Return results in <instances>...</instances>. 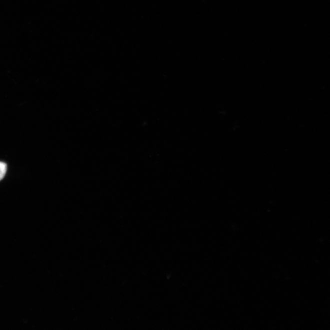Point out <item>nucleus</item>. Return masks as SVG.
<instances>
[{"instance_id": "obj_1", "label": "nucleus", "mask_w": 330, "mask_h": 330, "mask_svg": "<svg viewBox=\"0 0 330 330\" xmlns=\"http://www.w3.org/2000/svg\"><path fill=\"white\" fill-rule=\"evenodd\" d=\"M7 171V165L4 162H0V181L4 178Z\"/></svg>"}]
</instances>
